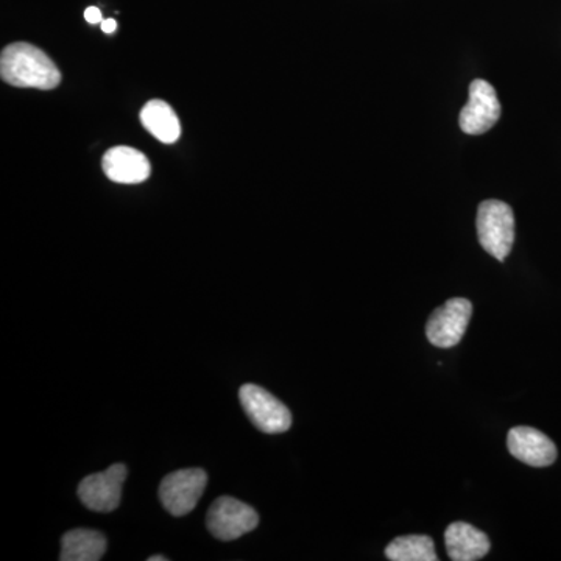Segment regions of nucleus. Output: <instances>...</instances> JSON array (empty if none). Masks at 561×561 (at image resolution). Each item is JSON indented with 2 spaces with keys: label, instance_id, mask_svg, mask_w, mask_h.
Masks as SVG:
<instances>
[{
  "label": "nucleus",
  "instance_id": "2eb2a0df",
  "mask_svg": "<svg viewBox=\"0 0 561 561\" xmlns=\"http://www.w3.org/2000/svg\"><path fill=\"white\" fill-rule=\"evenodd\" d=\"M84 20L90 22V24H99V22H102L101 10L98 7H90V9L84 11Z\"/></svg>",
  "mask_w": 561,
  "mask_h": 561
},
{
  "label": "nucleus",
  "instance_id": "f03ea898",
  "mask_svg": "<svg viewBox=\"0 0 561 561\" xmlns=\"http://www.w3.org/2000/svg\"><path fill=\"white\" fill-rule=\"evenodd\" d=\"M478 236L482 249L504 262L515 242V214L507 203L485 201L478 209Z\"/></svg>",
  "mask_w": 561,
  "mask_h": 561
},
{
  "label": "nucleus",
  "instance_id": "20e7f679",
  "mask_svg": "<svg viewBox=\"0 0 561 561\" xmlns=\"http://www.w3.org/2000/svg\"><path fill=\"white\" fill-rule=\"evenodd\" d=\"M243 411L251 423L264 434H283L291 426V413L286 405L273 397L271 391L256 383H245L239 390Z\"/></svg>",
  "mask_w": 561,
  "mask_h": 561
},
{
  "label": "nucleus",
  "instance_id": "9b49d317",
  "mask_svg": "<svg viewBox=\"0 0 561 561\" xmlns=\"http://www.w3.org/2000/svg\"><path fill=\"white\" fill-rule=\"evenodd\" d=\"M446 551L454 561L481 560L491 548L490 538L468 523H453L445 531Z\"/></svg>",
  "mask_w": 561,
  "mask_h": 561
},
{
  "label": "nucleus",
  "instance_id": "9d476101",
  "mask_svg": "<svg viewBox=\"0 0 561 561\" xmlns=\"http://www.w3.org/2000/svg\"><path fill=\"white\" fill-rule=\"evenodd\" d=\"M106 179L121 184H139L150 176V162L146 154L131 147H114L103 154Z\"/></svg>",
  "mask_w": 561,
  "mask_h": 561
},
{
  "label": "nucleus",
  "instance_id": "6e6552de",
  "mask_svg": "<svg viewBox=\"0 0 561 561\" xmlns=\"http://www.w3.org/2000/svg\"><path fill=\"white\" fill-rule=\"evenodd\" d=\"M501 117V103L496 90L485 80H474L470 84V99L460 111L459 124L467 135H483L496 125Z\"/></svg>",
  "mask_w": 561,
  "mask_h": 561
},
{
  "label": "nucleus",
  "instance_id": "0eeeda50",
  "mask_svg": "<svg viewBox=\"0 0 561 561\" xmlns=\"http://www.w3.org/2000/svg\"><path fill=\"white\" fill-rule=\"evenodd\" d=\"M472 305L467 298H453L440 306L426 324L427 341L438 348H453L468 330Z\"/></svg>",
  "mask_w": 561,
  "mask_h": 561
},
{
  "label": "nucleus",
  "instance_id": "423d86ee",
  "mask_svg": "<svg viewBox=\"0 0 561 561\" xmlns=\"http://www.w3.org/2000/svg\"><path fill=\"white\" fill-rule=\"evenodd\" d=\"M125 479H127V467L122 463L111 465L105 471L88 476L79 485L81 504L92 512L116 511L121 504Z\"/></svg>",
  "mask_w": 561,
  "mask_h": 561
},
{
  "label": "nucleus",
  "instance_id": "f257e3e1",
  "mask_svg": "<svg viewBox=\"0 0 561 561\" xmlns=\"http://www.w3.org/2000/svg\"><path fill=\"white\" fill-rule=\"evenodd\" d=\"M0 77L16 88L50 91L61 83L57 65L38 47L28 43H13L0 55Z\"/></svg>",
  "mask_w": 561,
  "mask_h": 561
},
{
  "label": "nucleus",
  "instance_id": "dca6fc26",
  "mask_svg": "<svg viewBox=\"0 0 561 561\" xmlns=\"http://www.w3.org/2000/svg\"><path fill=\"white\" fill-rule=\"evenodd\" d=\"M117 28V22L114 20L102 21V31L105 33H114Z\"/></svg>",
  "mask_w": 561,
  "mask_h": 561
},
{
  "label": "nucleus",
  "instance_id": "7ed1b4c3",
  "mask_svg": "<svg viewBox=\"0 0 561 561\" xmlns=\"http://www.w3.org/2000/svg\"><path fill=\"white\" fill-rule=\"evenodd\" d=\"M206 524L217 540L232 541L256 529L260 515L245 502L221 496L210 505Z\"/></svg>",
  "mask_w": 561,
  "mask_h": 561
},
{
  "label": "nucleus",
  "instance_id": "f8f14e48",
  "mask_svg": "<svg viewBox=\"0 0 561 561\" xmlns=\"http://www.w3.org/2000/svg\"><path fill=\"white\" fill-rule=\"evenodd\" d=\"M106 552V538L101 531L76 529L61 540V561H98Z\"/></svg>",
  "mask_w": 561,
  "mask_h": 561
},
{
  "label": "nucleus",
  "instance_id": "f3484780",
  "mask_svg": "<svg viewBox=\"0 0 561 561\" xmlns=\"http://www.w3.org/2000/svg\"><path fill=\"white\" fill-rule=\"evenodd\" d=\"M168 557H160V556H154V557H150L149 561H168Z\"/></svg>",
  "mask_w": 561,
  "mask_h": 561
},
{
  "label": "nucleus",
  "instance_id": "4468645a",
  "mask_svg": "<svg viewBox=\"0 0 561 561\" xmlns=\"http://www.w3.org/2000/svg\"><path fill=\"white\" fill-rule=\"evenodd\" d=\"M386 557L391 561H437L434 540L427 535H408L394 538L387 546Z\"/></svg>",
  "mask_w": 561,
  "mask_h": 561
},
{
  "label": "nucleus",
  "instance_id": "39448f33",
  "mask_svg": "<svg viewBox=\"0 0 561 561\" xmlns=\"http://www.w3.org/2000/svg\"><path fill=\"white\" fill-rule=\"evenodd\" d=\"M208 474L202 468H187L171 472L162 479L160 500L173 516L190 515L203 496Z\"/></svg>",
  "mask_w": 561,
  "mask_h": 561
},
{
  "label": "nucleus",
  "instance_id": "1a4fd4ad",
  "mask_svg": "<svg viewBox=\"0 0 561 561\" xmlns=\"http://www.w3.org/2000/svg\"><path fill=\"white\" fill-rule=\"evenodd\" d=\"M508 451L530 467H549L557 460V448L548 435L534 427L518 426L508 432Z\"/></svg>",
  "mask_w": 561,
  "mask_h": 561
},
{
  "label": "nucleus",
  "instance_id": "ddd939ff",
  "mask_svg": "<svg viewBox=\"0 0 561 561\" xmlns=\"http://www.w3.org/2000/svg\"><path fill=\"white\" fill-rule=\"evenodd\" d=\"M140 122L144 128L162 144H173L180 139L179 116L169 103L150 101L140 111Z\"/></svg>",
  "mask_w": 561,
  "mask_h": 561
}]
</instances>
